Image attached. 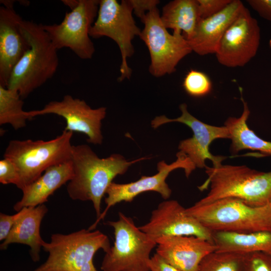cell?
I'll use <instances>...</instances> for the list:
<instances>
[{
	"label": "cell",
	"instance_id": "obj_19",
	"mask_svg": "<svg viewBox=\"0 0 271 271\" xmlns=\"http://www.w3.org/2000/svg\"><path fill=\"white\" fill-rule=\"evenodd\" d=\"M73 175L71 161L49 167L22 190V197L14 205V210L18 212L24 207H35L44 204L55 191L69 182Z\"/></svg>",
	"mask_w": 271,
	"mask_h": 271
},
{
	"label": "cell",
	"instance_id": "obj_22",
	"mask_svg": "<svg viewBox=\"0 0 271 271\" xmlns=\"http://www.w3.org/2000/svg\"><path fill=\"white\" fill-rule=\"evenodd\" d=\"M239 90L243 105L242 113L239 117L228 118L224 123L231 141L230 151L235 154L243 150H250L258 151L264 155L271 156V142L258 137L247 124L250 110L247 103L241 96V88H239Z\"/></svg>",
	"mask_w": 271,
	"mask_h": 271
},
{
	"label": "cell",
	"instance_id": "obj_31",
	"mask_svg": "<svg viewBox=\"0 0 271 271\" xmlns=\"http://www.w3.org/2000/svg\"><path fill=\"white\" fill-rule=\"evenodd\" d=\"M133 13L142 21L146 15L157 8L160 3L158 0H128Z\"/></svg>",
	"mask_w": 271,
	"mask_h": 271
},
{
	"label": "cell",
	"instance_id": "obj_4",
	"mask_svg": "<svg viewBox=\"0 0 271 271\" xmlns=\"http://www.w3.org/2000/svg\"><path fill=\"white\" fill-rule=\"evenodd\" d=\"M187 212L211 231L248 233L271 231V203L250 206L235 198H224L186 208Z\"/></svg>",
	"mask_w": 271,
	"mask_h": 271
},
{
	"label": "cell",
	"instance_id": "obj_13",
	"mask_svg": "<svg viewBox=\"0 0 271 271\" xmlns=\"http://www.w3.org/2000/svg\"><path fill=\"white\" fill-rule=\"evenodd\" d=\"M260 39L257 20L245 7L227 29L215 53L227 67H242L256 54Z\"/></svg>",
	"mask_w": 271,
	"mask_h": 271
},
{
	"label": "cell",
	"instance_id": "obj_3",
	"mask_svg": "<svg viewBox=\"0 0 271 271\" xmlns=\"http://www.w3.org/2000/svg\"><path fill=\"white\" fill-rule=\"evenodd\" d=\"M20 28L30 47L14 68L7 88L25 99L55 75L59 58L58 50L41 24L22 19Z\"/></svg>",
	"mask_w": 271,
	"mask_h": 271
},
{
	"label": "cell",
	"instance_id": "obj_9",
	"mask_svg": "<svg viewBox=\"0 0 271 271\" xmlns=\"http://www.w3.org/2000/svg\"><path fill=\"white\" fill-rule=\"evenodd\" d=\"M144 24L139 36L150 55V73L160 77L176 70L179 62L192 52L182 33L170 34L164 26L158 8L148 13L141 21Z\"/></svg>",
	"mask_w": 271,
	"mask_h": 271
},
{
	"label": "cell",
	"instance_id": "obj_12",
	"mask_svg": "<svg viewBox=\"0 0 271 271\" xmlns=\"http://www.w3.org/2000/svg\"><path fill=\"white\" fill-rule=\"evenodd\" d=\"M182 114L176 118L170 119L163 115L156 117L151 125L157 128L160 125L172 122H179L186 124L193 131L191 138L182 140L178 146L179 152L187 157L196 168H205V161L210 160L213 166L221 164L226 158L222 156H214L209 151L212 142L217 139H230V135L225 126H216L206 124L191 114L186 103L180 105Z\"/></svg>",
	"mask_w": 271,
	"mask_h": 271
},
{
	"label": "cell",
	"instance_id": "obj_7",
	"mask_svg": "<svg viewBox=\"0 0 271 271\" xmlns=\"http://www.w3.org/2000/svg\"><path fill=\"white\" fill-rule=\"evenodd\" d=\"M106 224L114 230V242L105 253L102 271H150V253L156 240L137 227L132 218L121 212L116 221Z\"/></svg>",
	"mask_w": 271,
	"mask_h": 271
},
{
	"label": "cell",
	"instance_id": "obj_27",
	"mask_svg": "<svg viewBox=\"0 0 271 271\" xmlns=\"http://www.w3.org/2000/svg\"><path fill=\"white\" fill-rule=\"evenodd\" d=\"M240 271H271V255L260 252L245 254Z\"/></svg>",
	"mask_w": 271,
	"mask_h": 271
},
{
	"label": "cell",
	"instance_id": "obj_11",
	"mask_svg": "<svg viewBox=\"0 0 271 271\" xmlns=\"http://www.w3.org/2000/svg\"><path fill=\"white\" fill-rule=\"evenodd\" d=\"M176 160L170 164L162 161L157 164L158 173L153 176H142L134 182L125 184L112 182L108 187L105 198L106 206L100 216L88 229L94 230L100 220L103 219L107 211L112 206L122 201L131 202L139 194L154 191L159 193L165 200L171 196L172 190L166 182L170 173L177 169H184L186 177L188 178L196 169L190 160L183 154L178 152Z\"/></svg>",
	"mask_w": 271,
	"mask_h": 271
},
{
	"label": "cell",
	"instance_id": "obj_14",
	"mask_svg": "<svg viewBox=\"0 0 271 271\" xmlns=\"http://www.w3.org/2000/svg\"><path fill=\"white\" fill-rule=\"evenodd\" d=\"M32 118L36 116L54 114L63 117L66 122L65 130L83 133L87 142L101 144V121L106 114V108H92L83 100L65 95L60 101H51L41 109L29 111Z\"/></svg>",
	"mask_w": 271,
	"mask_h": 271
},
{
	"label": "cell",
	"instance_id": "obj_15",
	"mask_svg": "<svg viewBox=\"0 0 271 271\" xmlns=\"http://www.w3.org/2000/svg\"><path fill=\"white\" fill-rule=\"evenodd\" d=\"M140 229L156 240L164 236H194L214 243L212 231L186 211L177 200L160 203Z\"/></svg>",
	"mask_w": 271,
	"mask_h": 271
},
{
	"label": "cell",
	"instance_id": "obj_10",
	"mask_svg": "<svg viewBox=\"0 0 271 271\" xmlns=\"http://www.w3.org/2000/svg\"><path fill=\"white\" fill-rule=\"evenodd\" d=\"M99 5L98 0H78L60 23L42 24L56 49L68 48L81 59H91L95 48L89 32L96 19Z\"/></svg>",
	"mask_w": 271,
	"mask_h": 271
},
{
	"label": "cell",
	"instance_id": "obj_20",
	"mask_svg": "<svg viewBox=\"0 0 271 271\" xmlns=\"http://www.w3.org/2000/svg\"><path fill=\"white\" fill-rule=\"evenodd\" d=\"M48 210L44 204L35 207H28L1 244V250L7 249L10 244L14 243L27 245L30 248V255L32 260L34 262L39 261L41 249L45 242L40 235V226Z\"/></svg>",
	"mask_w": 271,
	"mask_h": 271
},
{
	"label": "cell",
	"instance_id": "obj_30",
	"mask_svg": "<svg viewBox=\"0 0 271 271\" xmlns=\"http://www.w3.org/2000/svg\"><path fill=\"white\" fill-rule=\"evenodd\" d=\"M28 207H24L14 215L0 213V240L4 241L9 234L14 224L18 219L28 210Z\"/></svg>",
	"mask_w": 271,
	"mask_h": 271
},
{
	"label": "cell",
	"instance_id": "obj_8",
	"mask_svg": "<svg viewBox=\"0 0 271 271\" xmlns=\"http://www.w3.org/2000/svg\"><path fill=\"white\" fill-rule=\"evenodd\" d=\"M132 9L128 0L118 2L116 0H100L96 19L90 30L89 35L97 39L107 37L118 45L121 56L120 66V82L129 79L131 69L127 59L134 53L132 41L139 36L141 30L137 26L132 16Z\"/></svg>",
	"mask_w": 271,
	"mask_h": 271
},
{
	"label": "cell",
	"instance_id": "obj_6",
	"mask_svg": "<svg viewBox=\"0 0 271 271\" xmlns=\"http://www.w3.org/2000/svg\"><path fill=\"white\" fill-rule=\"evenodd\" d=\"M73 132L64 130L50 141L12 140L4 158L11 160L19 176L17 188L22 191L31 184L49 167L71 161Z\"/></svg>",
	"mask_w": 271,
	"mask_h": 271
},
{
	"label": "cell",
	"instance_id": "obj_33",
	"mask_svg": "<svg viewBox=\"0 0 271 271\" xmlns=\"http://www.w3.org/2000/svg\"><path fill=\"white\" fill-rule=\"evenodd\" d=\"M149 267L150 271H180L156 253L151 257Z\"/></svg>",
	"mask_w": 271,
	"mask_h": 271
},
{
	"label": "cell",
	"instance_id": "obj_21",
	"mask_svg": "<svg viewBox=\"0 0 271 271\" xmlns=\"http://www.w3.org/2000/svg\"><path fill=\"white\" fill-rule=\"evenodd\" d=\"M216 250L247 254L260 252L271 255V231L248 233L212 232Z\"/></svg>",
	"mask_w": 271,
	"mask_h": 271
},
{
	"label": "cell",
	"instance_id": "obj_26",
	"mask_svg": "<svg viewBox=\"0 0 271 271\" xmlns=\"http://www.w3.org/2000/svg\"><path fill=\"white\" fill-rule=\"evenodd\" d=\"M183 86L189 95L194 97H201L208 94L211 91L212 83L205 73L191 69L186 75Z\"/></svg>",
	"mask_w": 271,
	"mask_h": 271
},
{
	"label": "cell",
	"instance_id": "obj_28",
	"mask_svg": "<svg viewBox=\"0 0 271 271\" xmlns=\"http://www.w3.org/2000/svg\"><path fill=\"white\" fill-rule=\"evenodd\" d=\"M232 0H197L200 19L213 16L225 8Z\"/></svg>",
	"mask_w": 271,
	"mask_h": 271
},
{
	"label": "cell",
	"instance_id": "obj_18",
	"mask_svg": "<svg viewBox=\"0 0 271 271\" xmlns=\"http://www.w3.org/2000/svg\"><path fill=\"white\" fill-rule=\"evenodd\" d=\"M244 6L239 0H232L223 10L199 21L188 41L192 51L199 55L215 54L224 34Z\"/></svg>",
	"mask_w": 271,
	"mask_h": 271
},
{
	"label": "cell",
	"instance_id": "obj_34",
	"mask_svg": "<svg viewBox=\"0 0 271 271\" xmlns=\"http://www.w3.org/2000/svg\"><path fill=\"white\" fill-rule=\"evenodd\" d=\"M269 45L270 48H271V39L269 41Z\"/></svg>",
	"mask_w": 271,
	"mask_h": 271
},
{
	"label": "cell",
	"instance_id": "obj_16",
	"mask_svg": "<svg viewBox=\"0 0 271 271\" xmlns=\"http://www.w3.org/2000/svg\"><path fill=\"white\" fill-rule=\"evenodd\" d=\"M1 2L0 86L7 87L14 68L30 46L20 30L22 18L14 9V2Z\"/></svg>",
	"mask_w": 271,
	"mask_h": 271
},
{
	"label": "cell",
	"instance_id": "obj_5",
	"mask_svg": "<svg viewBox=\"0 0 271 271\" xmlns=\"http://www.w3.org/2000/svg\"><path fill=\"white\" fill-rule=\"evenodd\" d=\"M111 247L108 236L99 230L54 233L43 245L47 259L33 271H98L93 262L95 254L100 249L106 253Z\"/></svg>",
	"mask_w": 271,
	"mask_h": 271
},
{
	"label": "cell",
	"instance_id": "obj_2",
	"mask_svg": "<svg viewBox=\"0 0 271 271\" xmlns=\"http://www.w3.org/2000/svg\"><path fill=\"white\" fill-rule=\"evenodd\" d=\"M207 179L198 187L207 194L197 204H207L224 198H235L254 207L271 203V171L260 172L244 166L219 164L206 166Z\"/></svg>",
	"mask_w": 271,
	"mask_h": 271
},
{
	"label": "cell",
	"instance_id": "obj_24",
	"mask_svg": "<svg viewBox=\"0 0 271 271\" xmlns=\"http://www.w3.org/2000/svg\"><path fill=\"white\" fill-rule=\"evenodd\" d=\"M19 93L0 86V124H10L16 130L24 127L32 118L23 110L24 101Z\"/></svg>",
	"mask_w": 271,
	"mask_h": 271
},
{
	"label": "cell",
	"instance_id": "obj_32",
	"mask_svg": "<svg viewBox=\"0 0 271 271\" xmlns=\"http://www.w3.org/2000/svg\"><path fill=\"white\" fill-rule=\"evenodd\" d=\"M247 2L260 17L271 21V0H248Z\"/></svg>",
	"mask_w": 271,
	"mask_h": 271
},
{
	"label": "cell",
	"instance_id": "obj_17",
	"mask_svg": "<svg viewBox=\"0 0 271 271\" xmlns=\"http://www.w3.org/2000/svg\"><path fill=\"white\" fill-rule=\"evenodd\" d=\"M156 242V253L180 271H198L202 259L217 248L214 243L194 236H164Z\"/></svg>",
	"mask_w": 271,
	"mask_h": 271
},
{
	"label": "cell",
	"instance_id": "obj_1",
	"mask_svg": "<svg viewBox=\"0 0 271 271\" xmlns=\"http://www.w3.org/2000/svg\"><path fill=\"white\" fill-rule=\"evenodd\" d=\"M147 159L127 161L117 154L100 158L88 145L72 146L73 175L67 185L68 194L73 200L91 201L97 218L101 213L102 199L113 179L124 174L131 165Z\"/></svg>",
	"mask_w": 271,
	"mask_h": 271
},
{
	"label": "cell",
	"instance_id": "obj_25",
	"mask_svg": "<svg viewBox=\"0 0 271 271\" xmlns=\"http://www.w3.org/2000/svg\"><path fill=\"white\" fill-rule=\"evenodd\" d=\"M245 254L213 251L202 259L198 271H240Z\"/></svg>",
	"mask_w": 271,
	"mask_h": 271
},
{
	"label": "cell",
	"instance_id": "obj_23",
	"mask_svg": "<svg viewBox=\"0 0 271 271\" xmlns=\"http://www.w3.org/2000/svg\"><path fill=\"white\" fill-rule=\"evenodd\" d=\"M161 20L167 29L182 33L188 40L201 20L197 0H174L163 8Z\"/></svg>",
	"mask_w": 271,
	"mask_h": 271
},
{
	"label": "cell",
	"instance_id": "obj_29",
	"mask_svg": "<svg viewBox=\"0 0 271 271\" xmlns=\"http://www.w3.org/2000/svg\"><path fill=\"white\" fill-rule=\"evenodd\" d=\"M19 180L17 168L10 159L4 158L0 161V182L4 185L13 184L16 186Z\"/></svg>",
	"mask_w": 271,
	"mask_h": 271
}]
</instances>
